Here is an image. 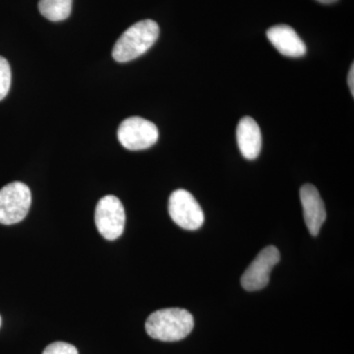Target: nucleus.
<instances>
[{"mask_svg": "<svg viewBox=\"0 0 354 354\" xmlns=\"http://www.w3.org/2000/svg\"><path fill=\"white\" fill-rule=\"evenodd\" d=\"M279 259L281 254L277 247L268 246L263 249L242 276L241 285L244 290L256 291L266 288L272 268L278 264Z\"/></svg>", "mask_w": 354, "mask_h": 354, "instance_id": "nucleus-7", "label": "nucleus"}, {"mask_svg": "<svg viewBox=\"0 0 354 354\" xmlns=\"http://www.w3.org/2000/svg\"><path fill=\"white\" fill-rule=\"evenodd\" d=\"M43 354H78V351L72 344L57 342L46 346Z\"/></svg>", "mask_w": 354, "mask_h": 354, "instance_id": "nucleus-13", "label": "nucleus"}, {"mask_svg": "<svg viewBox=\"0 0 354 354\" xmlns=\"http://www.w3.org/2000/svg\"><path fill=\"white\" fill-rule=\"evenodd\" d=\"M169 216L178 227L187 230H196L204 223L199 203L188 191L178 189L172 192L169 200Z\"/></svg>", "mask_w": 354, "mask_h": 354, "instance_id": "nucleus-6", "label": "nucleus"}, {"mask_svg": "<svg viewBox=\"0 0 354 354\" xmlns=\"http://www.w3.org/2000/svg\"><path fill=\"white\" fill-rule=\"evenodd\" d=\"M160 28L155 21L142 20L135 23L121 35L113 50L118 62H128L141 57L157 41Z\"/></svg>", "mask_w": 354, "mask_h": 354, "instance_id": "nucleus-2", "label": "nucleus"}, {"mask_svg": "<svg viewBox=\"0 0 354 354\" xmlns=\"http://www.w3.org/2000/svg\"><path fill=\"white\" fill-rule=\"evenodd\" d=\"M11 86V68L6 58L0 57V101L8 94Z\"/></svg>", "mask_w": 354, "mask_h": 354, "instance_id": "nucleus-12", "label": "nucleus"}, {"mask_svg": "<svg viewBox=\"0 0 354 354\" xmlns=\"http://www.w3.org/2000/svg\"><path fill=\"white\" fill-rule=\"evenodd\" d=\"M73 0H39V10L46 19L57 22L69 17Z\"/></svg>", "mask_w": 354, "mask_h": 354, "instance_id": "nucleus-11", "label": "nucleus"}, {"mask_svg": "<svg viewBox=\"0 0 354 354\" xmlns=\"http://www.w3.org/2000/svg\"><path fill=\"white\" fill-rule=\"evenodd\" d=\"M145 328L147 334L152 339L162 342H178L192 332L194 319L185 309H160L149 316Z\"/></svg>", "mask_w": 354, "mask_h": 354, "instance_id": "nucleus-1", "label": "nucleus"}, {"mask_svg": "<svg viewBox=\"0 0 354 354\" xmlns=\"http://www.w3.org/2000/svg\"><path fill=\"white\" fill-rule=\"evenodd\" d=\"M267 37L277 50L285 57H301L306 53L304 41L290 26H274L268 30Z\"/></svg>", "mask_w": 354, "mask_h": 354, "instance_id": "nucleus-9", "label": "nucleus"}, {"mask_svg": "<svg viewBox=\"0 0 354 354\" xmlns=\"http://www.w3.org/2000/svg\"><path fill=\"white\" fill-rule=\"evenodd\" d=\"M118 137L121 145L127 150H145L157 143L158 129L151 121L132 116L120 123Z\"/></svg>", "mask_w": 354, "mask_h": 354, "instance_id": "nucleus-5", "label": "nucleus"}, {"mask_svg": "<svg viewBox=\"0 0 354 354\" xmlns=\"http://www.w3.org/2000/svg\"><path fill=\"white\" fill-rule=\"evenodd\" d=\"M348 83L351 95L354 97V64L351 65V70H349Z\"/></svg>", "mask_w": 354, "mask_h": 354, "instance_id": "nucleus-14", "label": "nucleus"}, {"mask_svg": "<svg viewBox=\"0 0 354 354\" xmlns=\"http://www.w3.org/2000/svg\"><path fill=\"white\" fill-rule=\"evenodd\" d=\"M125 209L122 203L113 195L102 197L95 208V221L97 230L106 241H115L125 227Z\"/></svg>", "mask_w": 354, "mask_h": 354, "instance_id": "nucleus-4", "label": "nucleus"}, {"mask_svg": "<svg viewBox=\"0 0 354 354\" xmlns=\"http://www.w3.org/2000/svg\"><path fill=\"white\" fill-rule=\"evenodd\" d=\"M300 200L304 208V220L307 228L310 234L317 236L327 216L325 205L320 196V193L312 184H305L300 189Z\"/></svg>", "mask_w": 354, "mask_h": 354, "instance_id": "nucleus-8", "label": "nucleus"}, {"mask_svg": "<svg viewBox=\"0 0 354 354\" xmlns=\"http://www.w3.org/2000/svg\"><path fill=\"white\" fill-rule=\"evenodd\" d=\"M239 150L247 160H255L262 149V133L259 125L250 116L239 121L236 130Z\"/></svg>", "mask_w": 354, "mask_h": 354, "instance_id": "nucleus-10", "label": "nucleus"}, {"mask_svg": "<svg viewBox=\"0 0 354 354\" xmlns=\"http://www.w3.org/2000/svg\"><path fill=\"white\" fill-rule=\"evenodd\" d=\"M32 204V193L25 183L14 181L0 189V223L10 225L24 220Z\"/></svg>", "mask_w": 354, "mask_h": 354, "instance_id": "nucleus-3", "label": "nucleus"}, {"mask_svg": "<svg viewBox=\"0 0 354 354\" xmlns=\"http://www.w3.org/2000/svg\"><path fill=\"white\" fill-rule=\"evenodd\" d=\"M317 1L320 2V3L323 4H330L334 3V2H337V0H317Z\"/></svg>", "mask_w": 354, "mask_h": 354, "instance_id": "nucleus-15", "label": "nucleus"}, {"mask_svg": "<svg viewBox=\"0 0 354 354\" xmlns=\"http://www.w3.org/2000/svg\"><path fill=\"white\" fill-rule=\"evenodd\" d=\"M1 322H2L1 317H0V327H1Z\"/></svg>", "mask_w": 354, "mask_h": 354, "instance_id": "nucleus-16", "label": "nucleus"}]
</instances>
